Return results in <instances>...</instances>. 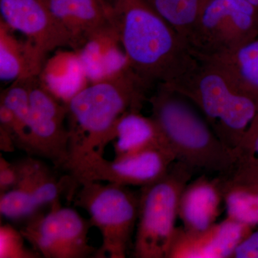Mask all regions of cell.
<instances>
[{"mask_svg": "<svg viewBox=\"0 0 258 258\" xmlns=\"http://www.w3.org/2000/svg\"><path fill=\"white\" fill-rule=\"evenodd\" d=\"M57 23L69 35L75 51L93 37L115 30L107 0H45Z\"/></svg>", "mask_w": 258, "mask_h": 258, "instance_id": "cell-14", "label": "cell"}, {"mask_svg": "<svg viewBox=\"0 0 258 258\" xmlns=\"http://www.w3.org/2000/svg\"><path fill=\"white\" fill-rule=\"evenodd\" d=\"M0 20V79L14 82L40 76L47 55L28 40H18Z\"/></svg>", "mask_w": 258, "mask_h": 258, "instance_id": "cell-16", "label": "cell"}, {"mask_svg": "<svg viewBox=\"0 0 258 258\" xmlns=\"http://www.w3.org/2000/svg\"><path fill=\"white\" fill-rule=\"evenodd\" d=\"M212 60L223 66L244 89L258 95V37L228 55Z\"/></svg>", "mask_w": 258, "mask_h": 258, "instance_id": "cell-19", "label": "cell"}, {"mask_svg": "<svg viewBox=\"0 0 258 258\" xmlns=\"http://www.w3.org/2000/svg\"><path fill=\"white\" fill-rule=\"evenodd\" d=\"M227 176H198L185 186L179 199L178 216L183 228L201 231L216 223L224 203V187Z\"/></svg>", "mask_w": 258, "mask_h": 258, "instance_id": "cell-15", "label": "cell"}, {"mask_svg": "<svg viewBox=\"0 0 258 258\" xmlns=\"http://www.w3.org/2000/svg\"><path fill=\"white\" fill-rule=\"evenodd\" d=\"M232 258H258V228L239 244Z\"/></svg>", "mask_w": 258, "mask_h": 258, "instance_id": "cell-27", "label": "cell"}, {"mask_svg": "<svg viewBox=\"0 0 258 258\" xmlns=\"http://www.w3.org/2000/svg\"><path fill=\"white\" fill-rule=\"evenodd\" d=\"M246 1L248 2L250 4L254 5V7L258 8V0H246Z\"/></svg>", "mask_w": 258, "mask_h": 258, "instance_id": "cell-28", "label": "cell"}, {"mask_svg": "<svg viewBox=\"0 0 258 258\" xmlns=\"http://www.w3.org/2000/svg\"><path fill=\"white\" fill-rule=\"evenodd\" d=\"M30 79L18 80L1 93L0 104L8 108L14 116L22 136V150L25 151L28 139V125L30 115Z\"/></svg>", "mask_w": 258, "mask_h": 258, "instance_id": "cell-22", "label": "cell"}, {"mask_svg": "<svg viewBox=\"0 0 258 258\" xmlns=\"http://www.w3.org/2000/svg\"><path fill=\"white\" fill-rule=\"evenodd\" d=\"M30 101L25 152L46 159L56 167L66 168L71 151V133L66 123L67 105L51 92L39 76L30 79Z\"/></svg>", "mask_w": 258, "mask_h": 258, "instance_id": "cell-9", "label": "cell"}, {"mask_svg": "<svg viewBox=\"0 0 258 258\" xmlns=\"http://www.w3.org/2000/svg\"><path fill=\"white\" fill-rule=\"evenodd\" d=\"M20 230L32 248L45 258H86L96 254L89 243L90 220L72 208L50 205L45 215H34Z\"/></svg>", "mask_w": 258, "mask_h": 258, "instance_id": "cell-10", "label": "cell"}, {"mask_svg": "<svg viewBox=\"0 0 258 258\" xmlns=\"http://www.w3.org/2000/svg\"><path fill=\"white\" fill-rule=\"evenodd\" d=\"M18 170L15 163L0 157V195L11 189L18 181Z\"/></svg>", "mask_w": 258, "mask_h": 258, "instance_id": "cell-25", "label": "cell"}, {"mask_svg": "<svg viewBox=\"0 0 258 258\" xmlns=\"http://www.w3.org/2000/svg\"><path fill=\"white\" fill-rule=\"evenodd\" d=\"M15 164L18 181L11 189L0 195V212L8 220L30 219L42 207L60 200L64 188H71L70 175L57 179L45 163L33 156Z\"/></svg>", "mask_w": 258, "mask_h": 258, "instance_id": "cell-11", "label": "cell"}, {"mask_svg": "<svg viewBox=\"0 0 258 258\" xmlns=\"http://www.w3.org/2000/svg\"><path fill=\"white\" fill-rule=\"evenodd\" d=\"M258 37V8L246 0H203L186 42L198 59L228 55Z\"/></svg>", "mask_w": 258, "mask_h": 258, "instance_id": "cell-7", "label": "cell"}, {"mask_svg": "<svg viewBox=\"0 0 258 258\" xmlns=\"http://www.w3.org/2000/svg\"><path fill=\"white\" fill-rule=\"evenodd\" d=\"M228 178L236 184L258 191V166L237 169Z\"/></svg>", "mask_w": 258, "mask_h": 258, "instance_id": "cell-26", "label": "cell"}, {"mask_svg": "<svg viewBox=\"0 0 258 258\" xmlns=\"http://www.w3.org/2000/svg\"><path fill=\"white\" fill-rule=\"evenodd\" d=\"M237 169L258 166V114L254 117L235 149Z\"/></svg>", "mask_w": 258, "mask_h": 258, "instance_id": "cell-24", "label": "cell"}, {"mask_svg": "<svg viewBox=\"0 0 258 258\" xmlns=\"http://www.w3.org/2000/svg\"><path fill=\"white\" fill-rule=\"evenodd\" d=\"M224 204L227 217L235 221L258 228V191L236 184L226 178Z\"/></svg>", "mask_w": 258, "mask_h": 258, "instance_id": "cell-20", "label": "cell"}, {"mask_svg": "<svg viewBox=\"0 0 258 258\" xmlns=\"http://www.w3.org/2000/svg\"><path fill=\"white\" fill-rule=\"evenodd\" d=\"M116 30L103 32L86 42L77 52L88 82L111 77L127 66Z\"/></svg>", "mask_w": 258, "mask_h": 258, "instance_id": "cell-18", "label": "cell"}, {"mask_svg": "<svg viewBox=\"0 0 258 258\" xmlns=\"http://www.w3.org/2000/svg\"><path fill=\"white\" fill-rule=\"evenodd\" d=\"M1 20L47 55L59 47L72 48L71 39L52 16L45 0H0Z\"/></svg>", "mask_w": 258, "mask_h": 258, "instance_id": "cell-12", "label": "cell"}, {"mask_svg": "<svg viewBox=\"0 0 258 258\" xmlns=\"http://www.w3.org/2000/svg\"><path fill=\"white\" fill-rule=\"evenodd\" d=\"M252 230L229 217L197 232L176 227L166 258H232Z\"/></svg>", "mask_w": 258, "mask_h": 258, "instance_id": "cell-13", "label": "cell"}, {"mask_svg": "<svg viewBox=\"0 0 258 258\" xmlns=\"http://www.w3.org/2000/svg\"><path fill=\"white\" fill-rule=\"evenodd\" d=\"M114 157H123L154 148H169L152 116L141 111L126 112L119 118L113 130Z\"/></svg>", "mask_w": 258, "mask_h": 258, "instance_id": "cell-17", "label": "cell"}, {"mask_svg": "<svg viewBox=\"0 0 258 258\" xmlns=\"http://www.w3.org/2000/svg\"><path fill=\"white\" fill-rule=\"evenodd\" d=\"M127 66L151 90L175 82L198 62L186 41L147 0H107Z\"/></svg>", "mask_w": 258, "mask_h": 258, "instance_id": "cell-1", "label": "cell"}, {"mask_svg": "<svg viewBox=\"0 0 258 258\" xmlns=\"http://www.w3.org/2000/svg\"><path fill=\"white\" fill-rule=\"evenodd\" d=\"M176 158L168 148H154L108 160L91 152L71 158L64 169L71 179L69 199L83 181H106L125 186L152 184L165 175Z\"/></svg>", "mask_w": 258, "mask_h": 258, "instance_id": "cell-8", "label": "cell"}, {"mask_svg": "<svg viewBox=\"0 0 258 258\" xmlns=\"http://www.w3.org/2000/svg\"><path fill=\"white\" fill-rule=\"evenodd\" d=\"M165 85L192 102L217 137L233 152L258 114V95L244 89L215 60L198 59L189 72Z\"/></svg>", "mask_w": 258, "mask_h": 258, "instance_id": "cell-4", "label": "cell"}, {"mask_svg": "<svg viewBox=\"0 0 258 258\" xmlns=\"http://www.w3.org/2000/svg\"><path fill=\"white\" fill-rule=\"evenodd\" d=\"M195 173L176 161L162 178L141 187L134 257L166 258L176 228L180 197Z\"/></svg>", "mask_w": 258, "mask_h": 258, "instance_id": "cell-5", "label": "cell"}, {"mask_svg": "<svg viewBox=\"0 0 258 258\" xmlns=\"http://www.w3.org/2000/svg\"><path fill=\"white\" fill-rule=\"evenodd\" d=\"M147 1L186 42V39L198 17L203 0Z\"/></svg>", "mask_w": 258, "mask_h": 258, "instance_id": "cell-21", "label": "cell"}, {"mask_svg": "<svg viewBox=\"0 0 258 258\" xmlns=\"http://www.w3.org/2000/svg\"><path fill=\"white\" fill-rule=\"evenodd\" d=\"M27 240L21 231L10 224L0 227V257L37 258L41 255L35 249L27 247Z\"/></svg>", "mask_w": 258, "mask_h": 258, "instance_id": "cell-23", "label": "cell"}, {"mask_svg": "<svg viewBox=\"0 0 258 258\" xmlns=\"http://www.w3.org/2000/svg\"><path fill=\"white\" fill-rule=\"evenodd\" d=\"M150 91L125 66L76 93L66 103L71 133L69 159L91 152L103 155L105 148L113 142V130L120 117L128 111H142Z\"/></svg>", "mask_w": 258, "mask_h": 258, "instance_id": "cell-2", "label": "cell"}, {"mask_svg": "<svg viewBox=\"0 0 258 258\" xmlns=\"http://www.w3.org/2000/svg\"><path fill=\"white\" fill-rule=\"evenodd\" d=\"M71 200L87 212L101 233L102 244L95 257L125 258L138 219L139 195L128 186L101 181H83Z\"/></svg>", "mask_w": 258, "mask_h": 258, "instance_id": "cell-6", "label": "cell"}, {"mask_svg": "<svg viewBox=\"0 0 258 258\" xmlns=\"http://www.w3.org/2000/svg\"><path fill=\"white\" fill-rule=\"evenodd\" d=\"M153 119L176 161L205 174L230 176L236 158L217 137L198 108L165 84L158 85L148 98Z\"/></svg>", "mask_w": 258, "mask_h": 258, "instance_id": "cell-3", "label": "cell"}]
</instances>
